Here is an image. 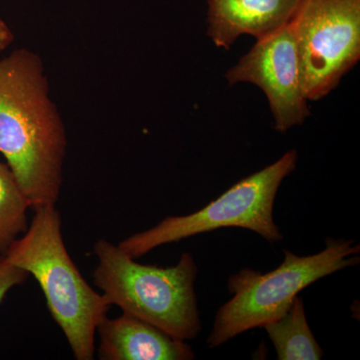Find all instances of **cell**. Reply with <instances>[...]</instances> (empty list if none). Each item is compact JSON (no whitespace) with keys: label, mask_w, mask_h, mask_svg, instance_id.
<instances>
[{"label":"cell","mask_w":360,"mask_h":360,"mask_svg":"<svg viewBox=\"0 0 360 360\" xmlns=\"http://www.w3.org/2000/svg\"><path fill=\"white\" fill-rule=\"evenodd\" d=\"M359 251L354 240L328 238L323 250L309 257L284 250L283 264L269 274L245 269L232 276L227 288L234 295L217 311L208 347H220L241 333L278 319L304 288L359 264Z\"/></svg>","instance_id":"277c9868"},{"label":"cell","mask_w":360,"mask_h":360,"mask_svg":"<svg viewBox=\"0 0 360 360\" xmlns=\"http://www.w3.org/2000/svg\"><path fill=\"white\" fill-rule=\"evenodd\" d=\"M14 33L11 26L0 16V53L13 44Z\"/></svg>","instance_id":"4fadbf2b"},{"label":"cell","mask_w":360,"mask_h":360,"mask_svg":"<svg viewBox=\"0 0 360 360\" xmlns=\"http://www.w3.org/2000/svg\"><path fill=\"white\" fill-rule=\"evenodd\" d=\"M225 77L231 84L248 82L264 90L277 131L285 132L302 124L310 115L300 56L290 25L257 39Z\"/></svg>","instance_id":"52a82bcc"},{"label":"cell","mask_w":360,"mask_h":360,"mask_svg":"<svg viewBox=\"0 0 360 360\" xmlns=\"http://www.w3.org/2000/svg\"><path fill=\"white\" fill-rule=\"evenodd\" d=\"M27 198L8 165L0 162V255L27 229Z\"/></svg>","instance_id":"8fae6325"},{"label":"cell","mask_w":360,"mask_h":360,"mask_svg":"<svg viewBox=\"0 0 360 360\" xmlns=\"http://www.w3.org/2000/svg\"><path fill=\"white\" fill-rule=\"evenodd\" d=\"M23 236L9 245L6 259L32 274L46 298L51 316L77 360H92L96 328L111 304L82 276L66 250L56 206L34 210Z\"/></svg>","instance_id":"7a4b0ae2"},{"label":"cell","mask_w":360,"mask_h":360,"mask_svg":"<svg viewBox=\"0 0 360 360\" xmlns=\"http://www.w3.org/2000/svg\"><path fill=\"white\" fill-rule=\"evenodd\" d=\"M307 101L340 84L360 58V0H300L290 22Z\"/></svg>","instance_id":"8992f818"},{"label":"cell","mask_w":360,"mask_h":360,"mask_svg":"<svg viewBox=\"0 0 360 360\" xmlns=\"http://www.w3.org/2000/svg\"><path fill=\"white\" fill-rule=\"evenodd\" d=\"M68 144L41 56L18 49L0 59V153L32 210L58 203Z\"/></svg>","instance_id":"6da1fadb"},{"label":"cell","mask_w":360,"mask_h":360,"mask_svg":"<svg viewBox=\"0 0 360 360\" xmlns=\"http://www.w3.org/2000/svg\"><path fill=\"white\" fill-rule=\"evenodd\" d=\"M28 276L25 270L11 264L6 255H0V303L11 288L25 283Z\"/></svg>","instance_id":"7c38bea8"},{"label":"cell","mask_w":360,"mask_h":360,"mask_svg":"<svg viewBox=\"0 0 360 360\" xmlns=\"http://www.w3.org/2000/svg\"><path fill=\"white\" fill-rule=\"evenodd\" d=\"M300 0H207V35L229 49L241 35L262 39L290 25Z\"/></svg>","instance_id":"9c48e42d"},{"label":"cell","mask_w":360,"mask_h":360,"mask_svg":"<svg viewBox=\"0 0 360 360\" xmlns=\"http://www.w3.org/2000/svg\"><path fill=\"white\" fill-rule=\"evenodd\" d=\"M297 153L291 149L276 162L241 179L202 210L168 217L153 229L125 238L118 248L136 259L161 245L226 227L248 229L269 243L283 240L274 222V201L281 182L295 169Z\"/></svg>","instance_id":"5b68a950"},{"label":"cell","mask_w":360,"mask_h":360,"mask_svg":"<svg viewBox=\"0 0 360 360\" xmlns=\"http://www.w3.org/2000/svg\"><path fill=\"white\" fill-rule=\"evenodd\" d=\"M279 360H319L323 356L307 322L304 304L296 296L283 316L264 326Z\"/></svg>","instance_id":"30bf717a"},{"label":"cell","mask_w":360,"mask_h":360,"mask_svg":"<svg viewBox=\"0 0 360 360\" xmlns=\"http://www.w3.org/2000/svg\"><path fill=\"white\" fill-rule=\"evenodd\" d=\"M94 253L98 259L94 284L111 307L179 340L198 338L201 322L194 283L198 269L191 253H182L169 267L139 264L105 239L96 241Z\"/></svg>","instance_id":"3957f363"},{"label":"cell","mask_w":360,"mask_h":360,"mask_svg":"<svg viewBox=\"0 0 360 360\" xmlns=\"http://www.w3.org/2000/svg\"><path fill=\"white\" fill-rule=\"evenodd\" d=\"M101 360H191L193 348L186 340L168 335L139 317L123 312L104 317L96 328Z\"/></svg>","instance_id":"ba28073f"}]
</instances>
